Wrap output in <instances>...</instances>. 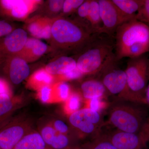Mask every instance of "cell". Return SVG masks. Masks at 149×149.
I'll return each instance as SVG.
<instances>
[{
  "label": "cell",
  "instance_id": "2",
  "mask_svg": "<svg viewBox=\"0 0 149 149\" xmlns=\"http://www.w3.org/2000/svg\"><path fill=\"white\" fill-rule=\"evenodd\" d=\"M146 104L121 100L109 102L108 123L117 130L140 134L149 114Z\"/></svg>",
  "mask_w": 149,
  "mask_h": 149
},
{
  "label": "cell",
  "instance_id": "14",
  "mask_svg": "<svg viewBox=\"0 0 149 149\" xmlns=\"http://www.w3.org/2000/svg\"><path fill=\"white\" fill-rule=\"evenodd\" d=\"M81 96L85 101L94 98L107 99L108 94L103 84L98 78L85 80L80 85Z\"/></svg>",
  "mask_w": 149,
  "mask_h": 149
},
{
  "label": "cell",
  "instance_id": "1",
  "mask_svg": "<svg viewBox=\"0 0 149 149\" xmlns=\"http://www.w3.org/2000/svg\"><path fill=\"white\" fill-rule=\"evenodd\" d=\"M116 60L135 58L149 52V26L133 19L118 27L115 32Z\"/></svg>",
  "mask_w": 149,
  "mask_h": 149
},
{
  "label": "cell",
  "instance_id": "6",
  "mask_svg": "<svg viewBox=\"0 0 149 149\" xmlns=\"http://www.w3.org/2000/svg\"><path fill=\"white\" fill-rule=\"evenodd\" d=\"M68 120L80 139L95 138L101 134L105 125L102 113L86 107L70 115Z\"/></svg>",
  "mask_w": 149,
  "mask_h": 149
},
{
  "label": "cell",
  "instance_id": "22",
  "mask_svg": "<svg viewBox=\"0 0 149 149\" xmlns=\"http://www.w3.org/2000/svg\"><path fill=\"white\" fill-rule=\"evenodd\" d=\"M118 8L127 16L136 18L142 0H112Z\"/></svg>",
  "mask_w": 149,
  "mask_h": 149
},
{
  "label": "cell",
  "instance_id": "25",
  "mask_svg": "<svg viewBox=\"0 0 149 149\" xmlns=\"http://www.w3.org/2000/svg\"><path fill=\"white\" fill-rule=\"evenodd\" d=\"M48 120L53 128L58 133L77 137L80 140L77 133L70 125L68 120L66 121L61 118H53Z\"/></svg>",
  "mask_w": 149,
  "mask_h": 149
},
{
  "label": "cell",
  "instance_id": "36",
  "mask_svg": "<svg viewBox=\"0 0 149 149\" xmlns=\"http://www.w3.org/2000/svg\"><path fill=\"white\" fill-rule=\"evenodd\" d=\"M3 94L12 95L8 83L5 80L0 78V94Z\"/></svg>",
  "mask_w": 149,
  "mask_h": 149
},
{
  "label": "cell",
  "instance_id": "31",
  "mask_svg": "<svg viewBox=\"0 0 149 149\" xmlns=\"http://www.w3.org/2000/svg\"><path fill=\"white\" fill-rule=\"evenodd\" d=\"M84 1L83 0H66L63 3V10L65 13H70L79 8Z\"/></svg>",
  "mask_w": 149,
  "mask_h": 149
},
{
  "label": "cell",
  "instance_id": "3",
  "mask_svg": "<svg viewBox=\"0 0 149 149\" xmlns=\"http://www.w3.org/2000/svg\"><path fill=\"white\" fill-rule=\"evenodd\" d=\"M97 35L86 45L88 49L76 61L77 68L83 76L98 75L117 61L113 45L108 40H99Z\"/></svg>",
  "mask_w": 149,
  "mask_h": 149
},
{
  "label": "cell",
  "instance_id": "10",
  "mask_svg": "<svg viewBox=\"0 0 149 149\" xmlns=\"http://www.w3.org/2000/svg\"><path fill=\"white\" fill-rule=\"evenodd\" d=\"M98 2L102 24V34L111 36L121 24L135 18L123 13L112 0H98Z\"/></svg>",
  "mask_w": 149,
  "mask_h": 149
},
{
  "label": "cell",
  "instance_id": "15",
  "mask_svg": "<svg viewBox=\"0 0 149 149\" xmlns=\"http://www.w3.org/2000/svg\"><path fill=\"white\" fill-rule=\"evenodd\" d=\"M26 104V101L21 96L0 94V119L9 120L14 112Z\"/></svg>",
  "mask_w": 149,
  "mask_h": 149
},
{
  "label": "cell",
  "instance_id": "19",
  "mask_svg": "<svg viewBox=\"0 0 149 149\" xmlns=\"http://www.w3.org/2000/svg\"><path fill=\"white\" fill-rule=\"evenodd\" d=\"M47 46L45 43L38 39H27L26 44L22 50L16 55L23 54V58L29 59L37 58L45 53Z\"/></svg>",
  "mask_w": 149,
  "mask_h": 149
},
{
  "label": "cell",
  "instance_id": "39",
  "mask_svg": "<svg viewBox=\"0 0 149 149\" xmlns=\"http://www.w3.org/2000/svg\"><path fill=\"white\" fill-rule=\"evenodd\" d=\"M0 149H1V146H0Z\"/></svg>",
  "mask_w": 149,
  "mask_h": 149
},
{
  "label": "cell",
  "instance_id": "32",
  "mask_svg": "<svg viewBox=\"0 0 149 149\" xmlns=\"http://www.w3.org/2000/svg\"><path fill=\"white\" fill-rule=\"evenodd\" d=\"M83 76L77 67L71 71L65 73L62 76H60L59 78L62 81H67L79 79Z\"/></svg>",
  "mask_w": 149,
  "mask_h": 149
},
{
  "label": "cell",
  "instance_id": "26",
  "mask_svg": "<svg viewBox=\"0 0 149 149\" xmlns=\"http://www.w3.org/2000/svg\"><path fill=\"white\" fill-rule=\"evenodd\" d=\"M29 30L32 35L37 38L49 39L52 35V27L43 25L40 22H34L29 25Z\"/></svg>",
  "mask_w": 149,
  "mask_h": 149
},
{
  "label": "cell",
  "instance_id": "38",
  "mask_svg": "<svg viewBox=\"0 0 149 149\" xmlns=\"http://www.w3.org/2000/svg\"><path fill=\"white\" fill-rule=\"evenodd\" d=\"M9 120L10 119H9V120H1V119H0V128H1V127H2L3 125H4V124H5L6 123L8 122Z\"/></svg>",
  "mask_w": 149,
  "mask_h": 149
},
{
  "label": "cell",
  "instance_id": "8",
  "mask_svg": "<svg viewBox=\"0 0 149 149\" xmlns=\"http://www.w3.org/2000/svg\"><path fill=\"white\" fill-rule=\"evenodd\" d=\"M98 75L100 78L98 79L103 84L108 95L112 96L113 100L133 102L128 89L125 71L116 68L115 63L108 67Z\"/></svg>",
  "mask_w": 149,
  "mask_h": 149
},
{
  "label": "cell",
  "instance_id": "4",
  "mask_svg": "<svg viewBox=\"0 0 149 149\" xmlns=\"http://www.w3.org/2000/svg\"><path fill=\"white\" fill-rule=\"evenodd\" d=\"M97 35L88 27H81L65 19H58L52 26V35L54 40L68 50L86 46Z\"/></svg>",
  "mask_w": 149,
  "mask_h": 149
},
{
  "label": "cell",
  "instance_id": "27",
  "mask_svg": "<svg viewBox=\"0 0 149 149\" xmlns=\"http://www.w3.org/2000/svg\"><path fill=\"white\" fill-rule=\"evenodd\" d=\"M56 103L66 101L71 94V89L69 84L64 81L57 83L53 86Z\"/></svg>",
  "mask_w": 149,
  "mask_h": 149
},
{
  "label": "cell",
  "instance_id": "11",
  "mask_svg": "<svg viewBox=\"0 0 149 149\" xmlns=\"http://www.w3.org/2000/svg\"><path fill=\"white\" fill-rule=\"evenodd\" d=\"M24 29H15L0 42V57H9L18 54L24 48L27 40Z\"/></svg>",
  "mask_w": 149,
  "mask_h": 149
},
{
  "label": "cell",
  "instance_id": "9",
  "mask_svg": "<svg viewBox=\"0 0 149 149\" xmlns=\"http://www.w3.org/2000/svg\"><path fill=\"white\" fill-rule=\"evenodd\" d=\"M38 130L50 149H80V139L58 133L48 120L41 121Z\"/></svg>",
  "mask_w": 149,
  "mask_h": 149
},
{
  "label": "cell",
  "instance_id": "20",
  "mask_svg": "<svg viewBox=\"0 0 149 149\" xmlns=\"http://www.w3.org/2000/svg\"><path fill=\"white\" fill-rule=\"evenodd\" d=\"M87 20L90 23L91 29L95 34H102V24L98 0H91L90 9Z\"/></svg>",
  "mask_w": 149,
  "mask_h": 149
},
{
  "label": "cell",
  "instance_id": "28",
  "mask_svg": "<svg viewBox=\"0 0 149 149\" xmlns=\"http://www.w3.org/2000/svg\"><path fill=\"white\" fill-rule=\"evenodd\" d=\"M37 97L43 103H56L53 86H51V85H46L39 89Z\"/></svg>",
  "mask_w": 149,
  "mask_h": 149
},
{
  "label": "cell",
  "instance_id": "5",
  "mask_svg": "<svg viewBox=\"0 0 149 149\" xmlns=\"http://www.w3.org/2000/svg\"><path fill=\"white\" fill-rule=\"evenodd\" d=\"M133 102L146 104V93L149 82V58L146 54L130 58L124 70Z\"/></svg>",
  "mask_w": 149,
  "mask_h": 149
},
{
  "label": "cell",
  "instance_id": "35",
  "mask_svg": "<svg viewBox=\"0 0 149 149\" xmlns=\"http://www.w3.org/2000/svg\"><path fill=\"white\" fill-rule=\"evenodd\" d=\"M64 1L62 0H51L49 2L50 10L54 12L59 11L63 8Z\"/></svg>",
  "mask_w": 149,
  "mask_h": 149
},
{
  "label": "cell",
  "instance_id": "37",
  "mask_svg": "<svg viewBox=\"0 0 149 149\" xmlns=\"http://www.w3.org/2000/svg\"><path fill=\"white\" fill-rule=\"evenodd\" d=\"M146 100L147 105L149 106V83L147 88L146 93Z\"/></svg>",
  "mask_w": 149,
  "mask_h": 149
},
{
  "label": "cell",
  "instance_id": "40",
  "mask_svg": "<svg viewBox=\"0 0 149 149\" xmlns=\"http://www.w3.org/2000/svg\"><path fill=\"white\" fill-rule=\"evenodd\" d=\"M1 58L0 57V61H1Z\"/></svg>",
  "mask_w": 149,
  "mask_h": 149
},
{
  "label": "cell",
  "instance_id": "29",
  "mask_svg": "<svg viewBox=\"0 0 149 149\" xmlns=\"http://www.w3.org/2000/svg\"><path fill=\"white\" fill-rule=\"evenodd\" d=\"M105 100V99L94 98L85 101L86 103L85 107L102 113L104 110L108 109L109 104V103Z\"/></svg>",
  "mask_w": 149,
  "mask_h": 149
},
{
  "label": "cell",
  "instance_id": "24",
  "mask_svg": "<svg viewBox=\"0 0 149 149\" xmlns=\"http://www.w3.org/2000/svg\"><path fill=\"white\" fill-rule=\"evenodd\" d=\"M83 99L80 93L72 92L69 98L64 102L63 109L65 113L68 116L80 110Z\"/></svg>",
  "mask_w": 149,
  "mask_h": 149
},
{
  "label": "cell",
  "instance_id": "16",
  "mask_svg": "<svg viewBox=\"0 0 149 149\" xmlns=\"http://www.w3.org/2000/svg\"><path fill=\"white\" fill-rule=\"evenodd\" d=\"M29 3L28 1L1 0L0 8L6 14L14 18H22L29 13Z\"/></svg>",
  "mask_w": 149,
  "mask_h": 149
},
{
  "label": "cell",
  "instance_id": "13",
  "mask_svg": "<svg viewBox=\"0 0 149 149\" xmlns=\"http://www.w3.org/2000/svg\"><path fill=\"white\" fill-rule=\"evenodd\" d=\"M5 71L9 79L15 85H18L29 76L30 69L27 62L18 56L7 58Z\"/></svg>",
  "mask_w": 149,
  "mask_h": 149
},
{
  "label": "cell",
  "instance_id": "33",
  "mask_svg": "<svg viewBox=\"0 0 149 149\" xmlns=\"http://www.w3.org/2000/svg\"><path fill=\"white\" fill-rule=\"evenodd\" d=\"M90 4H91V0L84 1L83 3L77 9V12L79 16L87 19L88 13H89V9H90Z\"/></svg>",
  "mask_w": 149,
  "mask_h": 149
},
{
  "label": "cell",
  "instance_id": "18",
  "mask_svg": "<svg viewBox=\"0 0 149 149\" xmlns=\"http://www.w3.org/2000/svg\"><path fill=\"white\" fill-rule=\"evenodd\" d=\"M13 149H50L41 134L35 129L24 136Z\"/></svg>",
  "mask_w": 149,
  "mask_h": 149
},
{
  "label": "cell",
  "instance_id": "17",
  "mask_svg": "<svg viewBox=\"0 0 149 149\" xmlns=\"http://www.w3.org/2000/svg\"><path fill=\"white\" fill-rule=\"evenodd\" d=\"M76 67L77 63L74 58L63 56L49 63L46 66L45 70L52 75H58L60 77Z\"/></svg>",
  "mask_w": 149,
  "mask_h": 149
},
{
  "label": "cell",
  "instance_id": "34",
  "mask_svg": "<svg viewBox=\"0 0 149 149\" xmlns=\"http://www.w3.org/2000/svg\"><path fill=\"white\" fill-rule=\"evenodd\" d=\"M13 31V27L8 22L0 20V37L6 36Z\"/></svg>",
  "mask_w": 149,
  "mask_h": 149
},
{
  "label": "cell",
  "instance_id": "30",
  "mask_svg": "<svg viewBox=\"0 0 149 149\" xmlns=\"http://www.w3.org/2000/svg\"><path fill=\"white\" fill-rule=\"evenodd\" d=\"M136 19L149 26V0H142V4Z\"/></svg>",
  "mask_w": 149,
  "mask_h": 149
},
{
  "label": "cell",
  "instance_id": "7",
  "mask_svg": "<svg viewBox=\"0 0 149 149\" xmlns=\"http://www.w3.org/2000/svg\"><path fill=\"white\" fill-rule=\"evenodd\" d=\"M32 118L26 115L18 116L0 128L1 149H13L24 136L34 130Z\"/></svg>",
  "mask_w": 149,
  "mask_h": 149
},
{
  "label": "cell",
  "instance_id": "12",
  "mask_svg": "<svg viewBox=\"0 0 149 149\" xmlns=\"http://www.w3.org/2000/svg\"><path fill=\"white\" fill-rule=\"evenodd\" d=\"M103 134L117 149H143L146 146L139 134L124 132L117 129Z\"/></svg>",
  "mask_w": 149,
  "mask_h": 149
},
{
  "label": "cell",
  "instance_id": "21",
  "mask_svg": "<svg viewBox=\"0 0 149 149\" xmlns=\"http://www.w3.org/2000/svg\"><path fill=\"white\" fill-rule=\"evenodd\" d=\"M54 81L53 75L48 73L45 69H42L32 74L29 79L28 84L31 88L38 90L43 86L52 85Z\"/></svg>",
  "mask_w": 149,
  "mask_h": 149
},
{
  "label": "cell",
  "instance_id": "23",
  "mask_svg": "<svg viewBox=\"0 0 149 149\" xmlns=\"http://www.w3.org/2000/svg\"><path fill=\"white\" fill-rule=\"evenodd\" d=\"M80 149H117L109 142L103 133L81 145Z\"/></svg>",
  "mask_w": 149,
  "mask_h": 149
}]
</instances>
